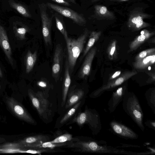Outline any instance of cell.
I'll return each mask as SVG.
<instances>
[{
  "mask_svg": "<svg viewBox=\"0 0 155 155\" xmlns=\"http://www.w3.org/2000/svg\"><path fill=\"white\" fill-rule=\"evenodd\" d=\"M155 52L154 48H151L145 50L140 52L136 56L135 61H137L146 57L152 54Z\"/></svg>",
  "mask_w": 155,
  "mask_h": 155,
  "instance_id": "obj_31",
  "label": "cell"
},
{
  "mask_svg": "<svg viewBox=\"0 0 155 155\" xmlns=\"http://www.w3.org/2000/svg\"><path fill=\"white\" fill-rule=\"evenodd\" d=\"M111 1L117 2H123L128 1V0H109Z\"/></svg>",
  "mask_w": 155,
  "mask_h": 155,
  "instance_id": "obj_37",
  "label": "cell"
},
{
  "mask_svg": "<svg viewBox=\"0 0 155 155\" xmlns=\"http://www.w3.org/2000/svg\"><path fill=\"white\" fill-rule=\"evenodd\" d=\"M3 77V75L2 74V72H1V71L0 68V77L2 78Z\"/></svg>",
  "mask_w": 155,
  "mask_h": 155,
  "instance_id": "obj_39",
  "label": "cell"
},
{
  "mask_svg": "<svg viewBox=\"0 0 155 155\" xmlns=\"http://www.w3.org/2000/svg\"><path fill=\"white\" fill-rule=\"evenodd\" d=\"M100 0H92L91 2L92 3H94V2H97L98 1H99Z\"/></svg>",
  "mask_w": 155,
  "mask_h": 155,
  "instance_id": "obj_40",
  "label": "cell"
},
{
  "mask_svg": "<svg viewBox=\"0 0 155 155\" xmlns=\"http://www.w3.org/2000/svg\"><path fill=\"white\" fill-rule=\"evenodd\" d=\"M121 73V71H117L110 77L108 81H112L118 78L120 76Z\"/></svg>",
  "mask_w": 155,
  "mask_h": 155,
  "instance_id": "obj_35",
  "label": "cell"
},
{
  "mask_svg": "<svg viewBox=\"0 0 155 155\" xmlns=\"http://www.w3.org/2000/svg\"><path fill=\"white\" fill-rule=\"evenodd\" d=\"M85 100L80 101L73 106L69 108V109L66 113L60 120L59 124L62 126L66 124L67 122L71 119L78 111L79 108L82 106Z\"/></svg>",
  "mask_w": 155,
  "mask_h": 155,
  "instance_id": "obj_22",
  "label": "cell"
},
{
  "mask_svg": "<svg viewBox=\"0 0 155 155\" xmlns=\"http://www.w3.org/2000/svg\"><path fill=\"white\" fill-rule=\"evenodd\" d=\"M96 47L92 48L86 54L84 61L79 71L78 77L84 78L88 76L90 72L92 61L97 51Z\"/></svg>",
  "mask_w": 155,
  "mask_h": 155,
  "instance_id": "obj_13",
  "label": "cell"
},
{
  "mask_svg": "<svg viewBox=\"0 0 155 155\" xmlns=\"http://www.w3.org/2000/svg\"><path fill=\"white\" fill-rule=\"evenodd\" d=\"M71 147L76 151L81 152L98 153L118 154L127 155H144L145 152H137L119 149L107 144L103 140H97L90 137H84L73 142Z\"/></svg>",
  "mask_w": 155,
  "mask_h": 155,
  "instance_id": "obj_1",
  "label": "cell"
},
{
  "mask_svg": "<svg viewBox=\"0 0 155 155\" xmlns=\"http://www.w3.org/2000/svg\"><path fill=\"white\" fill-rule=\"evenodd\" d=\"M147 104L154 114H155V90L153 89L148 91L145 94Z\"/></svg>",
  "mask_w": 155,
  "mask_h": 155,
  "instance_id": "obj_27",
  "label": "cell"
},
{
  "mask_svg": "<svg viewBox=\"0 0 155 155\" xmlns=\"http://www.w3.org/2000/svg\"><path fill=\"white\" fill-rule=\"evenodd\" d=\"M76 123L80 127L85 124L88 125L92 134L94 135L98 134L102 129L100 115L95 109L89 108L87 106L83 112L80 111L67 124Z\"/></svg>",
  "mask_w": 155,
  "mask_h": 155,
  "instance_id": "obj_2",
  "label": "cell"
},
{
  "mask_svg": "<svg viewBox=\"0 0 155 155\" xmlns=\"http://www.w3.org/2000/svg\"><path fill=\"white\" fill-rule=\"evenodd\" d=\"M64 66V72L62 85V107H63L65 104L71 83V79L67 58L66 59Z\"/></svg>",
  "mask_w": 155,
  "mask_h": 155,
  "instance_id": "obj_17",
  "label": "cell"
},
{
  "mask_svg": "<svg viewBox=\"0 0 155 155\" xmlns=\"http://www.w3.org/2000/svg\"><path fill=\"white\" fill-rule=\"evenodd\" d=\"M13 30L16 37L20 40H22L25 39V35L29 31V29L24 25L19 27L15 25L13 27Z\"/></svg>",
  "mask_w": 155,
  "mask_h": 155,
  "instance_id": "obj_28",
  "label": "cell"
},
{
  "mask_svg": "<svg viewBox=\"0 0 155 155\" xmlns=\"http://www.w3.org/2000/svg\"><path fill=\"white\" fill-rule=\"evenodd\" d=\"M101 34V31H92L89 36V39L85 49L83 51L82 56L80 58V60L81 61L86 56L89 51L93 47V46L99 39Z\"/></svg>",
  "mask_w": 155,
  "mask_h": 155,
  "instance_id": "obj_24",
  "label": "cell"
},
{
  "mask_svg": "<svg viewBox=\"0 0 155 155\" xmlns=\"http://www.w3.org/2000/svg\"><path fill=\"white\" fill-rule=\"evenodd\" d=\"M68 95L65 104V108L67 109L70 108L80 101L85 100L86 93L81 89H76L70 91Z\"/></svg>",
  "mask_w": 155,
  "mask_h": 155,
  "instance_id": "obj_16",
  "label": "cell"
},
{
  "mask_svg": "<svg viewBox=\"0 0 155 155\" xmlns=\"http://www.w3.org/2000/svg\"><path fill=\"white\" fill-rule=\"evenodd\" d=\"M54 2L57 3L61 5L66 6H70L71 5L69 2L66 0H51Z\"/></svg>",
  "mask_w": 155,
  "mask_h": 155,
  "instance_id": "obj_34",
  "label": "cell"
},
{
  "mask_svg": "<svg viewBox=\"0 0 155 155\" xmlns=\"http://www.w3.org/2000/svg\"><path fill=\"white\" fill-rule=\"evenodd\" d=\"M154 34V31L150 32L147 29H143L141 31L140 35L136 37L130 44V50H136Z\"/></svg>",
  "mask_w": 155,
  "mask_h": 155,
  "instance_id": "obj_18",
  "label": "cell"
},
{
  "mask_svg": "<svg viewBox=\"0 0 155 155\" xmlns=\"http://www.w3.org/2000/svg\"><path fill=\"white\" fill-rule=\"evenodd\" d=\"M10 6L14 8L23 16L25 17L30 18L31 16L28 10L22 5L17 3L12 0L8 1Z\"/></svg>",
  "mask_w": 155,
  "mask_h": 155,
  "instance_id": "obj_26",
  "label": "cell"
},
{
  "mask_svg": "<svg viewBox=\"0 0 155 155\" xmlns=\"http://www.w3.org/2000/svg\"><path fill=\"white\" fill-rule=\"evenodd\" d=\"M137 73V72L135 69L131 71L125 72L119 77L113 80L108 81L107 83L92 92L90 95V97L93 98L99 97L105 91L114 89L136 74Z\"/></svg>",
  "mask_w": 155,
  "mask_h": 155,
  "instance_id": "obj_6",
  "label": "cell"
},
{
  "mask_svg": "<svg viewBox=\"0 0 155 155\" xmlns=\"http://www.w3.org/2000/svg\"><path fill=\"white\" fill-rule=\"evenodd\" d=\"M37 58L36 51L32 53L30 50H28L25 58L26 73H28L31 71L35 63Z\"/></svg>",
  "mask_w": 155,
  "mask_h": 155,
  "instance_id": "obj_25",
  "label": "cell"
},
{
  "mask_svg": "<svg viewBox=\"0 0 155 155\" xmlns=\"http://www.w3.org/2000/svg\"><path fill=\"white\" fill-rule=\"evenodd\" d=\"M94 8L95 14L99 18L113 20L115 18L114 13L109 11L105 6L96 5Z\"/></svg>",
  "mask_w": 155,
  "mask_h": 155,
  "instance_id": "obj_21",
  "label": "cell"
},
{
  "mask_svg": "<svg viewBox=\"0 0 155 155\" xmlns=\"http://www.w3.org/2000/svg\"><path fill=\"white\" fill-rule=\"evenodd\" d=\"M155 61V53L148 55L141 60L135 61L133 66L136 69H144L153 64Z\"/></svg>",
  "mask_w": 155,
  "mask_h": 155,
  "instance_id": "obj_23",
  "label": "cell"
},
{
  "mask_svg": "<svg viewBox=\"0 0 155 155\" xmlns=\"http://www.w3.org/2000/svg\"><path fill=\"white\" fill-rule=\"evenodd\" d=\"M64 56L62 45L59 44H57L54 53L52 68V76L56 81L58 80L62 71Z\"/></svg>",
  "mask_w": 155,
  "mask_h": 155,
  "instance_id": "obj_12",
  "label": "cell"
},
{
  "mask_svg": "<svg viewBox=\"0 0 155 155\" xmlns=\"http://www.w3.org/2000/svg\"><path fill=\"white\" fill-rule=\"evenodd\" d=\"M144 124L147 127L155 130V121L154 120H148L145 122Z\"/></svg>",
  "mask_w": 155,
  "mask_h": 155,
  "instance_id": "obj_33",
  "label": "cell"
},
{
  "mask_svg": "<svg viewBox=\"0 0 155 155\" xmlns=\"http://www.w3.org/2000/svg\"><path fill=\"white\" fill-rule=\"evenodd\" d=\"M88 35L89 31L86 28L77 39L68 38L66 41L70 74H71L73 71L77 60L83 50Z\"/></svg>",
  "mask_w": 155,
  "mask_h": 155,
  "instance_id": "obj_4",
  "label": "cell"
},
{
  "mask_svg": "<svg viewBox=\"0 0 155 155\" xmlns=\"http://www.w3.org/2000/svg\"><path fill=\"white\" fill-rule=\"evenodd\" d=\"M74 139L72 137L71 134L67 133L60 135L54 140L49 141L53 143H60L73 140Z\"/></svg>",
  "mask_w": 155,
  "mask_h": 155,
  "instance_id": "obj_29",
  "label": "cell"
},
{
  "mask_svg": "<svg viewBox=\"0 0 155 155\" xmlns=\"http://www.w3.org/2000/svg\"><path fill=\"white\" fill-rule=\"evenodd\" d=\"M28 94L33 106L40 116L47 118L51 112L49 109L50 104L45 94L41 91L35 93L31 89L28 90Z\"/></svg>",
  "mask_w": 155,
  "mask_h": 155,
  "instance_id": "obj_5",
  "label": "cell"
},
{
  "mask_svg": "<svg viewBox=\"0 0 155 155\" xmlns=\"http://www.w3.org/2000/svg\"><path fill=\"white\" fill-rule=\"evenodd\" d=\"M49 139L47 136L38 135L25 138L18 141L15 144L21 147L22 146L27 145L48 141V140Z\"/></svg>",
  "mask_w": 155,
  "mask_h": 155,
  "instance_id": "obj_19",
  "label": "cell"
},
{
  "mask_svg": "<svg viewBox=\"0 0 155 155\" xmlns=\"http://www.w3.org/2000/svg\"><path fill=\"white\" fill-rule=\"evenodd\" d=\"M57 28L63 35L65 41L68 38V33L64 22L57 15L55 16Z\"/></svg>",
  "mask_w": 155,
  "mask_h": 155,
  "instance_id": "obj_30",
  "label": "cell"
},
{
  "mask_svg": "<svg viewBox=\"0 0 155 155\" xmlns=\"http://www.w3.org/2000/svg\"></svg>",
  "mask_w": 155,
  "mask_h": 155,
  "instance_id": "obj_41",
  "label": "cell"
},
{
  "mask_svg": "<svg viewBox=\"0 0 155 155\" xmlns=\"http://www.w3.org/2000/svg\"><path fill=\"white\" fill-rule=\"evenodd\" d=\"M109 130L114 134L126 140H135L138 135L126 125L114 120L109 123Z\"/></svg>",
  "mask_w": 155,
  "mask_h": 155,
  "instance_id": "obj_10",
  "label": "cell"
},
{
  "mask_svg": "<svg viewBox=\"0 0 155 155\" xmlns=\"http://www.w3.org/2000/svg\"><path fill=\"white\" fill-rule=\"evenodd\" d=\"M0 45L10 64H13L12 54L6 32L4 28L0 25Z\"/></svg>",
  "mask_w": 155,
  "mask_h": 155,
  "instance_id": "obj_15",
  "label": "cell"
},
{
  "mask_svg": "<svg viewBox=\"0 0 155 155\" xmlns=\"http://www.w3.org/2000/svg\"><path fill=\"white\" fill-rule=\"evenodd\" d=\"M116 40L113 41L111 44L109 50L108 51L109 55L111 57H112L115 50L116 45Z\"/></svg>",
  "mask_w": 155,
  "mask_h": 155,
  "instance_id": "obj_32",
  "label": "cell"
},
{
  "mask_svg": "<svg viewBox=\"0 0 155 155\" xmlns=\"http://www.w3.org/2000/svg\"><path fill=\"white\" fill-rule=\"evenodd\" d=\"M38 85L42 88H45L47 87V84L43 82H40L38 84Z\"/></svg>",
  "mask_w": 155,
  "mask_h": 155,
  "instance_id": "obj_36",
  "label": "cell"
},
{
  "mask_svg": "<svg viewBox=\"0 0 155 155\" xmlns=\"http://www.w3.org/2000/svg\"><path fill=\"white\" fill-rule=\"evenodd\" d=\"M125 112L142 131L145 127L143 123V113L136 96L132 92H127L122 101Z\"/></svg>",
  "mask_w": 155,
  "mask_h": 155,
  "instance_id": "obj_3",
  "label": "cell"
},
{
  "mask_svg": "<svg viewBox=\"0 0 155 155\" xmlns=\"http://www.w3.org/2000/svg\"><path fill=\"white\" fill-rule=\"evenodd\" d=\"M46 5L42 3L39 5L42 23V33L45 42L47 45L51 43V29L53 17H50L47 12Z\"/></svg>",
  "mask_w": 155,
  "mask_h": 155,
  "instance_id": "obj_9",
  "label": "cell"
},
{
  "mask_svg": "<svg viewBox=\"0 0 155 155\" xmlns=\"http://www.w3.org/2000/svg\"><path fill=\"white\" fill-rule=\"evenodd\" d=\"M47 6L61 15L71 19L79 25L83 26L86 22L83 15L70 8L50 3H48Z\"/></svg>",
  "mask_w": 155,
  "mask_h": 155,
  "instance_id": "obj_11",
  "label": "cell"
},
{
  "mask_svg": "<svg viewBox=\"0 0 155 155\" xmlns=\"http://www.w3.org/2000/svg\"><path fill=\"white\" fill-rule=\"evenodd\" d=\"M67 142L60 143H53L48 141L27 145L22 146L21 147L34 149H53L55 147L66 146Z\"/></svg>",
  "mask_w": 155,
  "mask_h": 155,
  "instance_id": "obj_20",
  "label": "cell"
},
{
  "mask_svg": "<svg viewBox=\"0 0 155 155\" xmlns=\"http://www.w3.org/2000/svg\"><path fill=\"white\" fill-rule=\"evenodd\" d=\"M6 102L9 110L18 118L30 124H35V122L24 107L15 98L8 97Z\"/></svg>",
  "mask_w": 155,
  "mask_h": 155,
  "instance_id": "obj_8",
  "label": "cell"
},
{
  "mask_svg": "<svg viewBox=\"0 0 155 155\" xmlns=\"http://www.w3.org/2000/svg\"><path fill=\"white\" fill-rule=\"evenodd\" d=\"M150 17V15L143 12L140 8H135L131 11L129 15L127 25L129 28L134 31H138L150 25L143 19Z\"/></svg>",
  "mask_w": 155,
  "mask_h": 155,
  "instance_id": "obj_7",
  "label": "cell"
},
{
  "mask_svg": "<svg viewBox=\"0 0 155 155\" xmlns=\"http://www.w3.org/2000/svg\"><path fill=\"white\" fill-rule=\"evenodd\" d=\"M69 2H71L73 4H76V3L75 0H66Z\"/></svg>",
  "mask_w": 155,
  "mask_h": 155,
  "instance_id": "obj_38",
  "label": "cell"
},
{
  "mask_svg": "<svg viewBox=\"0 0 155 155\" xmlns=\"http://www.w3.org/2000/svg\"><path fill=\"white\" fill-rule=\"evenodd\" d=\"M127 92L126 86L118 88L111 95L108 102V110L110 113L114 112Z\"/></svg>",
  "mask_w": 155,
  "mask_h": 155,
  "instance_id": "obj_14",
  "label": "cell"
}]
</instances>
